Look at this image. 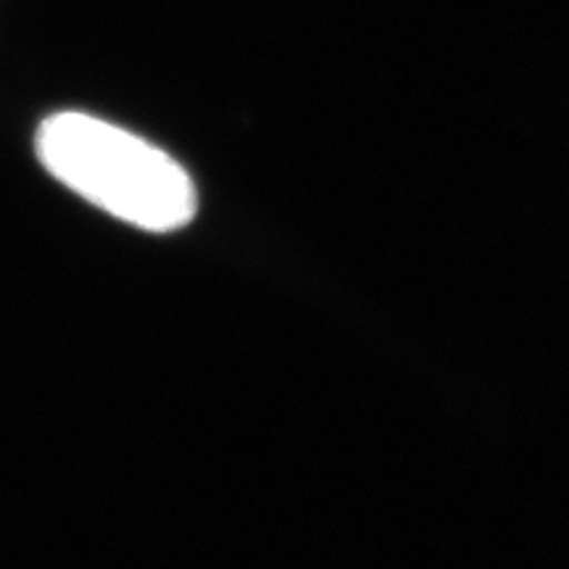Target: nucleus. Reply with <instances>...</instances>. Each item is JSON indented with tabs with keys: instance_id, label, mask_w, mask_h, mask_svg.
<instances>
[{
	"instance_id": "nucleus-1",
	"label": "nucleus",
	"mask_w": 569,
	"mask_h": 569,
	"mask_svg": "<svg viewBox=\"0 0 569 569\" xmlns=\"http://www.w3.org/2000/svg\"><path fill=\"white\" fill-rule=\"evenodd\" d=\"M34 148L56 180L140 230L172 232L196 217L198 198L188 172L122 127L61 111L40 124Z\"/></svg>"
}]
</instances>
